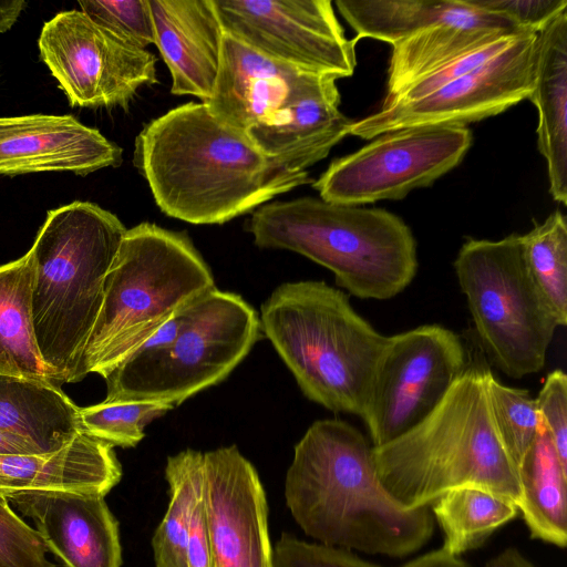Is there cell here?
<instances>
[{
	"instance_id": "d6986e66",
	"label": "cell",
	"mask_w": 567,
	"mask_h": 567,
	"mask_svg": "<svg viewBox=\"0 0 567 567\" xmlns=\"http://www.w3.org/2000/svg\"><path fill=\"white\" fill-rule=\"evenodd\" d=\"M171 92L207 103L219 71L224 30L213 0H148Z\"/></svg>"
},
{
	"instance_id": "9a60e30c",
	"label": "cell",
	"mask_w": 567,
	"mask_h": 567,
	"mask_svg": "<svg viewBox=\"0 0 567 567\" xmlns=\"http://www.w3.org/2000/svg\"><path fill=\"white\" fill-rule=\"evenodd\" d=\"M203 498L214 567H275L266 492L236 445L204 452Z\"/></svg>"
},
{
	"instance_id": "277c9868",
	"label": "cell",
	"mask_w": 567,
	"mask_h": 567,
	"mask_svg": "<svg viewBox=\"0 0 567 567\" xmlns=\"http://www.w3.org/2000/svg\"><path fill=\"white\" fill-rule=\"evenodd\" d=\"M126 230L111 212L76 200L48 213L28 251L35 340L61 384L81 380L82 355L103 303L105 277Z\"/></svg>"
},
{
	"instance_id": "7a4b0ae2",
	"label": "cell",
	"mask_w": 567,
	"mask_h": 567,
	"mask_svg": "<svg viewBox=\"0 0 567 567\" xmlns=\"http://www.w3.org/2000/svg\"><path fill=\"white\" fill-rule=\"evenodd\" d=\"M284 495L296 524L323 545L401 558L433 535L430 506H402L378 474L372 444L339 419L315 421L295 445Z\"/></svg>"
},
{
	"instance_id": "603a6c76",
	"label": "cell",
	"mask_w": 567,
	"mask_h": 567,
	"mask_svg": "<svg viewBox=\"0 0 567 567\" xmlns=\"http://www.w3.org/2000/svg\"><path fill=\"white\" fill-rule=\"evenodd\" d=\"M336 6L359 38L393 45L440 23H460L525 31L506 18L465 0H337Z\"/></svg>"
},
{
	"instance_id": "b9f144b4",
	"label": "cell",
	"mask_w": 567,
	"mask_h": 567,
	"mask_svg": "<svg viewBox=\"0 0 567 567\" xmlns=\"http://www.w3.org/2000/svg\"><path fill=\"white\" fill-rule=\"evenodd\" d=\"M485 567H535L517 548H506L487 561Z\"/></svg>"
},
{
	"instance_id": "ac0fdd59",
	"label": "cell",
	"mask_w": 567,
	"mask_h": 567,
	"mask_svg": "<svg viewBox=\"0 0 567 567\" xmlns=\"http://www.w3.org/2000/svg\"><path fill=\"white\" fill-rule=\"evenodd\" d=\"M337 79L305 72L291 86L282 109L269 122L246 131L267 156L293 171L323 159L349 135L351 120L339 111Z\"/></svg>"
},
{
	"instance_id": "8d00e7d4",
	"label": "cell",
	"mask_w": 567,
	"mask_h": 567,
	"mask_svg": "<svg viewBox=\"0 0 567 567\" xmlns=\"http://www.w3.org/2000/svg\"><path fill=\"white\" fill-rule=\"evenodd\" d=\"M535 403L558 458L567 468V375L564 371L557 369L546 377Z\"/></svg>"
},
{
	"instance_id": "5b68a950",
	"label": "cell",
	"mask_w": 567,
	"mask_h": 567,
	"mask_svg": "<svg viewBox=\"0 0 567 567\" xmlns=\"http://www.w3.org/2000/svg\"><path fill=\"white\" fill-rule=\"evenodd\" d=\"M248 230L259 248L305 256L330 270L339 287L360 299H391L417 272L412 230L382 208L301 197L261 205Z\"/></svg>"
},
{
	"instance_id": "4fadbf2b",
	"label": "cell",
	"mask_w": 567,
	"mask_h": 567,
	"mask_svg": "<svg viewBox=\"0 0 567 567\" xmlns=\"http://www.w3.org/2000/svg\"><path fill=\"white\" fill-rule=\"evenodd\" d=\"M537 34L523 32L496 56L425 96L381 106L352 121L349 135L372 140L416 126H466L506 111L534 89Z\"/></svg>"
},
{
	"instance_id": "d6a6232c",
	"label": "cell",
	"mask_w": 567,
	"mask_h": 567,
	"mask_svg": "<svg viewBox=\"0 0 567 567\" xmlns=\"http://www.w3.org/2000/svg\"><path fill=\"white\" fill-rule=\"evenodd\" d=\"M81 11L117 39L140 49L155 41L148 0L79 1Z\"/></svg>"
},
{
	"instance_id": "ab89813d",
	"label": "cell",
	"mask_w": 567,
	"mask_h": 567,
	"mask_svg": "<svg viewBox=\"0 0 567 567\" xmlns=\"http://www.w3.org/2000/svg\"><path fill=\"white\" fill-rule=\"evenodd\" d=\"M403 567H470L464 560L446 551L443 547L410 560Z\"/></svg>"
},
{
	"instance_id": "2e32d148",
	"label": "cell",
	"mask_w": 567,
	"mask_h": 567,
	"mask_svg": "<svg viewBox=\"0 0 567 567\" xmlns=\"http://www.w3.org/2000/svg\"><path fill=\"white\" fill-rule=\"evenodd\" d=\"M35 525L64 567H121L118 522L97 493L37 489L4 494Z\"/></svg>"
},
{
	"instance_id": "4dcf8cb0",
	"label": "cell",
	"mask_w": 567,
	"mask_h": 567,
	"mask_svg": "<svg viewBox=\"0 0 567 567\" xmlns=\"http://www.w3.org/2000/svg\"><path fill=\"white\" fill-rule=\"evenodd\" d=\"M174 405L150 401H106L80 408L81 431L112 446L134 447L145 436L144 429Z\"/></svg>"
},
{
	"instance_id": "60d3db41",
	"label": "cell",
	"mask_w": 567,
	"mask_h": 567,
	"mask_svg": "<svg viewBox=\"0 0 567 567\" xmlns=\"http://www.w3.org/2000/svg\"><path fill=\"white\" fill-rule=\"evenodd\" d=\"M44 453L34 444L13 433L0 430V455Z\"/></svg>"
},
{
	"instance_id": "7402d4cb",
	"label": "cell",
	"mask_w": 567,
	"mask_h": 567,
	"mask_svg": "<svg viewBox=\"0 0 567 567\" xmlns=\"http://www.w3.org/2000/svg\"><path fill=\"white\" fill-rule=\"evenodd\" d=\"M537 144L547 165L553 198L567 205V9L537 34L534 89Z\"/></svg>"
},
{
	"instance_id": "f35d334b",
	"label": "cell",
	"mask_w": 567,
	"mask_h": 567,
	"mask_svg": "<svg viewBox=\"0 0 567 567\" xmlns=\"http://www.w3.org/2000/svg\"><path fill=\"white\" fill-rule=\"evenodd\" d=\"M187 567H214L203 495L197 502L187 537Z\"/></svg>"
},
{
	"instance_id": "4316f807",
	"label": "cell",
	"mask_w": 567,
	"mask_h": 567,
	"mask_svg": "<svg viewBox=\"0 0 567 567\" xmlns=\"http://www.w3.org/2000/svg\"><path fill=\"white\" fill-rule=\"evenodd\" d=\"M484 25L440 23L395 43L388 69L384 100L413 80L506 35L518 33Z\"/></svg>"
},
{
	"instance_id": "8fae6325",
	"label": "cell",
	"mask_w": 567,
	"mask_h": 567,
	"mask_svg": "<svg viewBox=\"0 0 567 567\" xmlns=\"http://www.w3.org/2000/svg\"><path fill=\"white\" fill-rule=\"evenodd\" d=\"M467 357L461 337L439 324L388 337L361 415L372 446L422 422L462 373Z\"/></svg>"
},
{
	"instance_id": "484cf974",
	"label": "cell",
	"mask_w": 567,
	"mask_h": 567,
	"mask_svg": "<svg viewBox=\"0 0 567 567\" xmlns=\"http://www.w3.org/2000/svg\"><path fill=\"white\" fill-rule=\"evenodd\" d=\"M30 254L0 266V375L61 384L41 358L35 340Z\"/></svg>"
},
{
	"instance_id": "836d02e7",
	"label": "cell",
	"mask_w": 567,
	"mask_h": 567,
	"mask_svg": "<svg viewBox=\"0 0 567 567\" xmlns=\"http://www.w3.org/2000/svg\"><path fill=\"white\" fill-rule=\"evenodd\" d=\"M35 528L0 493V567H55Z\"/></svg>"
},
{
	"instance_id": "e0dca14e",
	"label": "cell",
	"mask_w": 567,
	"mask_h": 567,
	"mask_svg": "<svg viewBox=\"0 0 567 567\" xmlns=\"http://www.w3.org/2000/svg\"><path fill=\"white\" fill-rule=\"evenodd\" d=\"M122 148L72 115L0 117V175L117 167Z\"/></svg>"
},
{
	"instance_id": "ffe728a7",
	"label": "cell",
	"mask_w": 567,
	"mask_h": 567,
	"mask_svg": "<svg viewBox=\"0 0 567 567\" xmlns=\"http://www.w3.org/2000/svg\"><path fill=\"white\" fill-rule=\"evenodd\" d=\"M305 72L224 33L214 92L204 104L220 123L246 132L274 118Z\"/></svg>"
},
{
	"instance_id": "74e56055",
	"label": "cell",
	"mask_w": 567,
	"mask_h": 567,
	"mask_svg": "<svg viewBox=\"0 0 567 567\" xmlns=\"http://www.w3.org/2000/svg\"><path fill=\"white\" fill-rule=\"evenodd\" d=\"M483 11L502 16L525 31L538 33L567 9V0H465Z\"/></svg>"
},
{
	"instance_id": "83f0119b",
	"label": "cell",
	"mask_w": 567,
	"mask_h": 567,
	"mask_svg": "<svg viewBox=\"0 0 567 567\" xmlns=\"http://www.w3.org/2000/svg\"><path fill=\"white\" fill-rule=\"evenodd\" d=\"M168 506L152 538L156 567H187L186 546L195 506L203 495L204 452L186 449L167 457Z\"/></svg>"
},
{
	"instance_id": "3957f363",
	"label": "cell",
	"mask_w": 567,
	"mask_h": 567,
	"mask_svg": "<svg viewBox=\"0 0 567 567\" xmlns=\"http://www.w3.org/2000/svg\"><path fill=\"white\" fill-rule=\"evenodd\" d=\"M492 371L481 351L417 425L373 446L378 474L406 508L430 506L445 493L477 487L520 502L517 466L496 431L487 394Z\"/></svg>"
},
{
	"instance_id": "d4e9b609",
	"label": "cell",
	"mask_w": 567,
	"mask_h": 567,
	"mask_svg": "<svg viewBox=\"0 0 567 567\" xmlns=\"http://www.w3.org/2000/svg\"><path fill=\"white\" fill-rule=\"evenodd\" d=\"M519 513L530 537L565 548L567 544V468L560 463L540 421L538 434L517 465Z\"/></svg>"
},
{
	"instance_id": "44dd1931",
	"label": "cell",
	"mask_w": 567,
	"mask_h": 567,
	"mask_svg": "<svg viewBox=\"0 0 567 567\" xmlns=\"http://www.w3.org/2000/svg\"><path fill=\"white\" fill-rule=\"evenodd\" d=\"M122 478L113 446L84 432L48 453L0 455V493L65 489L106 495Z\"/></svg>"
},
{
	"instance_id": "d590c367",
	"label": "cell",
	"mask_w": 567,
	"mask_h": 567,
	"mask_svg": "<svg viewBox=\"0 0 567 567\" xmlns=\"http://www.w3.org/2000/svg\"><path fill=\"white\" fill-rule=\"evenodd\" d=\"M275 567H382L349 549L307 542L284 533L274 547Z\"/></svg>"
},
{
	"instance_id": "ba28073f",
	"label": "cell",
	"mask_w": 567,
	"mask_h": 567,
	"mask_svg": "<svg viewBox=\"0 0 567 567\" xmlns=\"http://www.w3.org/2000/svg\"><path fill=\"white\" fill-rule=\"evenodd\" d=\"M260 332L256 310L239 295L215 287L183 310L168 347L135 353L105 378V400L178 405L225 380Z\"/></svg>"
},
{
	"instance_id": "30bf717a",
	"label": "cell",
	"mask_w": 567,
	"mask_h": 567,
	"mask_svg": "<svg viewBox=\"0 0 567 567\" xmlns=\"http://www.w3.org/2000/svg\"><path fill=\"white\" fill-rule=\"evenodd\" d=\"M464 125L416 126L381 134L360 150L330 163L312 183L320 198L362 206L401 199L456 167L470 150Z\"/></svg>"
},
{
	"instance_id": "1f68e13d",
	"label": "cell",
	"mask_w": 567,
	"mask_h": 567,
	"mask_svg": "<svg viewBox=\"0 0 567 567\" xmlns=\"http://www.w3.org/2000/svg\"><path fill=\"white\" fill-rule=\"evenodd\" d=\"M487 394L498 436L517 466L540 427L535 399L527 390L504 385L493 373L487 380Z\"/></svg>"
},
{
	"instance_id": "cb8c5ba5",
	"label": "cell",
	"mask_w": 567,
	"mask_h": 567,
	"mask_svg": "<svg viewBox=\"0 0 567 567\" xmlns=\"http://www.w3.org/2000/svg\"><path fill=\"white\" fill-rule=\"evenodd\" d=\"M79 412L54 383L0 375V430L25 439L44 453L63 447L82 432Z\"/></svg>"
},
{
	"instance_id": "9c48e42d",
	"label": "cell",
	"mask_w": 567,
	"mask_h": 567,
	"mask_svg": "<svg viewBox=\"0 0 567 567\" xmlns=\"http://www.w3.org/2000/svg\"><path fill=\"white\" fill-rule=\"evenodd\" d=\"M453 267L493 364L513 379L540 371L560 326L527 268L522 235L468 238Z\"/></svg>"
},
{
	"instance_id": "7bdbcfd3",
	"label": "cell",
	"mask_w": 567,
	"mask_h": 567,
	"mask_svg": "<svg viewBox=\"0 0 567 567\" xmlns=\"http://www.w3.org/2000/svg\"><path fill=\"white\" fill-rule=\"evenodd\" d=\"M27 7L23 0L0 1V33L9 30Z\"/></svg>"
},
{
	"instance_id": "52a82bcc",
	"label": "cell",
	"mask_w": 567,
	"mask_h": 567,
	"mask_svg": "<svg viewBox=\"0 0 567 567\" xmlns=\"http://www.w3.org/2000/svg\"><path fill=\"white\" fill-rule=\"evenodd\" d=\"M215 288L186 233L141 223L127 229L104 282L80 377L104 379L177 313Z\"/></svg>"
},
{
	"instance_id": "f546056e",
	"label": "cell",
	"mask_w": 567,
	"mask_h": 567,
	"mask_svg": "<svg viewBox=\"0 0 567 567\" xmlns=\"http://www.w3.org/2000/svg\"><path fill=\"white\" fill-rule=\"evenodd\" d=\"M527 268L554 311L559 326L567 324V221L555 210L522 235Z\"/></svg>"
},
{
	"instance_id": "8992f818",
	"label": "cell",
	"mask_w": 567,
	"mask_h": 567,
	"mask_svg": "<svg viewBox=\"0 0 567 567\" xmlns=\"http://www.w3.org/2000/svg\"><path fill=\"white\" fill-rule=\"evenodd\" d=\"M259 320L307 399L361 417L388 337L347 293L324 281L285 282L261 305Z\"/></svg>"
},
{
	"instance_id": "f1b7e54d",
	"label": "cell",
	"mask_w": 567,
	"mask_h": 567,
	"mask_svg": "<svg viewBox=\"0 0 567 567\" xmlns=\"http://www.w3.org/2000/svg\"><path fill=\"white\" fill-rule=\"evenodd\" d=\"M431 505L444 534L443 548L454 556L480 547L519 513L512 499L477 487L450 491Z\"/></svg>"
},
{
	"instance_id": "6da1fadb",
	"label": "cell",
	"mask_w": 567,
	"mask_h": 567,
	"mask_svg": "<svg viewBox=\"0 0 567 567\" xmlns=\"http://www.w3.org/2000/svg\"><path fill=\"white\" fill-rule=\"evenodd\" d=\"M133 162L161 210L195 225L224 224L313 183L307 171L265 155L246 132L195 102L147 123L136 136Z\"/></svg>"
},
{
	"instance_id": "e575fe53",
	"label": "cell",
	"mask_w": 567,
	"mask_h": 567,
	"mask_svg": "<svg viewBox=\"0 0 567 567\" xmlns=\"http://www.w3.org/2000/svg\"><path fill=\"white\" fill-rule=\"evenodd\" d=\"M523 32L525 31L506 35L480 47L449 62L447 64L413 80L395 95L384 100L381 106L416 100L436 91L499 54Z\"/></svg>"
},
{
	"instance_id": "7c38bea8",
	"label": "cell",
	"mask_w": 567,
	"mask_h": 567,
	"mask_svg": "<svg viewBox=\"0 0 567 567\" xmlns=\"http://www.w3.org/2000/svg\"><path fill=\"white\" fill-rule=\"evenodd\" d=\"M38 43L72 106L126 109L141 86L157 83L150 51L117 39L81 10L47 21Z\"/></svg>"
},
{
	"instance_id": "5bb4252c",
	"label": "cell",
	"mask_w": 567,
	"mask_h": 567,
	"mask_svg": "<svg viewBox=\"0 0 567 567\" xmlns=\"http://www.w3.org/2000/svg\"><path fill=\"white\" fill-rule=\"evenodd\" d=\"M224 33L302 71L347 78L357 65L329 0H213Z\"/></svg>"
}]
</instances>
